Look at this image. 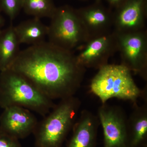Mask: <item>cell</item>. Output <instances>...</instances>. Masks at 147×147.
Segmentation results:
<instances>
[{"label": "cell", "instance_id": "cell-1", "mask_svg": "<svg viewBox=\"0 0 147 147\" xmlns=\"http://www.w3.org/2000/svg\"><path fill=\"white\" fill-rule=\"evenodd\" d=\"M9 68L52 100L74 96L86 71L73 51L45 41L20 51Z\"/></svg>", "mask_w": 147, "mask_h": 147}, {"label": "cell", "instance_id": "cell-2", "mask_svg": "<svg viewBox=\"0 0 147 147\" xmlns=\"http://www.w3.org/2000/svg\"><path fill=\"white\" fill-rule=\"evenodd\" d=\"M28 79L9 68L0 73V107H22L45 116L55 106Z\"/></svg>", "mask_w": 147, "mask_h": 147}, {"label": "cell", "instance_id": "cell-3", "mask_svg": "<svg viewBox=\"0 0 147 147\" xmlns=\"http://www.w3.org/2000/svg\"><path fill=\"white\" fill-rule=\"evenodd\" d=\"M90 91L99 98L102 104L113 98L129 100L137 103L144 97L146 89L142 90L133 79L132 73L121 64H107L98 69L90 84Z\"/></svg>", "mask_w": 147, "mask_h": 147}, {"label": "cell", "instance_id": "cell-4", "mask_svg": "<svg viewBox=\"0 0 147 147\" xmlns=\"http://www.w3.org/2000/svg\"><path fill=\"white\" fill-rule=\"evenodd\" d=\"M81 102L75 96L61 99L38 123L34 134V147H61L76 122Z\"/></svg>", "mask_w": 147, "mask_h": 147}, {"label": "cell", "instance_id": "cell-5", "mask_svg": "<svg viewBox=\"0 0 147 147\" xmlns=\"http://www.w3.org/2000/svg\"><path fill=\"white\" fill-rule=\"evenodd\" d=\"M48 26L49 42L72 51L88 40L77 11L68 6L57 8Z\"/></svg>", "mask_w": 147, "mask_h": 147}, {"label": "cell", "instance_id": "cell-6", "mask_svg": "<svg viewBox=\"0 0 147 147\" xmlns=\"http://www.w3.org/2000/svg\"><path fill=\"white\" fill-rule=\"evenodd\" d=\"M121 64L131 73L147 79V33L145 30L117 34Z\"/></svg>", "mask_w": 147, "mask_h": 147}, {"label": "cell", "instance_id": "cell-7", "mask_svg": "<svg viewBox=\"0 0 147 147\" xmlns=\"http://www.w3.org/2000/svg\"><path fill=\"white\" fill-rule=\"evenodd\" d=\"M76 50V60L80 65L86 69H98L108 64L110 57L118 52L117 34L113 31L91 38Z\"/></svg>", "mask_w": 147, "mask_h": 147}, {"label": "cell", "instance_id": "cell-8", "mask_svg": "<svg viewBox=\"0 0 147 147\" xmlns=\"http://www.w3.org/2000/svg\"><path fill=\"white\" fill-rule=\"evenodd\" d=\"M97 116L103 131L104 147H128L127 117L123 109L104 103L98 108Z\"/></svg>", "mask_w": 147, "mask_h": 147}, {"label": "cell", "instance_id": "cell-9", "mask_svg": "<svg viewBox=\"0 0 147 147\" xmlns=\"http://www.w3.org/2000/svg\"><path fill=\"white\" fill-rule=\"evenodd\" d=\"M38 123L30 110L11 106L4 109L0 116V131L19 140L34 134Z\"/></svg>", "mask_w": 147, "mask_h": 147}, {"label": "cell", "instance_id": "cell-10", "mask_svg": "<svg viewBox=\"0 0 147 147\" xmlns=\"http://www.w3.org/2000/svg\"><path fill=\"white\" fill-rule=\"evenodd\" d=\"M113 15V27L117 34L144 30L146 25V0H126Z\"/></svg>", "mask_w": 147, "mask_h": 147}, {"label": "cell", "instance_id": "cell-11", "mask_svg": "<svg viewBox=\"0 0 147 147\" xmlns=\"http://www.w3.org/2000/svg\"><path fill=\"white\" fill-rule=\"evenodd\" d=\"M99 125L97 116L89 110H82L72 127L73 134L67 147H94Z\"/></svg>", "mask_w": 147, "mask_h": 147}, {"label": "cell", "instance_id": "cell-12", "mask_svg": "<svg viewBox=\"0 0 147 147\" xmlns=\"http://www.w3.org/2000/svg\"><path fill=\"white\" fill-rule=\"evenodd\" d=\"M77 11L88 34V40L111 32L113 15L104 8L93 6Z\"/></svg>", "mask_w": 147, "mask_h": 147}, {"label": "cell", "instance_id": "cell-13", "mask_svg": "<svg viewBox=\"0 0 147 147\" xmlns=\"http://www.w3.org/2000/svg\"><path fill=\"white\" fill-rule=\"evenodd\" d=\"M134 108L127 118V139L128 147H138L143 145L147 136V103Z\"/></svg>", "mask_w": 147, "mask_h": 147}, {"label": "cell", "instance_id": "cell-14", "mask_svg": "<svg viewBox=\"0 0 147 147\" xmlns=\"http://www.w3.org/2000/svg\"><path fill=\"white\" fill-rule=\"evenodd\" d=\"M14 29L20 44H39L45 41L48 33V26L34 17L14 26Z\"/></svg>", "mask_w": 147, "mask_h": 147}, {"label": "cell", "instance_id": "cell-15", "mask_svg": "<svg viewBox=\"0 0 147 147\" xmlns=\"http://www.w3.org/2000/svg\"><path fill=\"white\" fill-rule=\"evenodd\" d=\"M14 26L0 31V71L9 68L20 53Z\"/></svg>", "mask_w": 147, "mask_h": 147}, {"label": "cell", "instance_id": "cell-16", "mask_svg": "<svg viewBox=\"0 0 147 147\" xmlns=\"http://www.w3.org/2000/svg\"><path fill=\"white\" fill-rule=\"evenodd\" d=\"M57 8L52 0H22V9L34 18H51Z\"/></svg>", "mask_w": 147, "mask_h": 147}, {"label": "cell", "instance_id": "cell-17", "mask_svg": "<svg viewBox=\"0 0 147 147\" xmlns=\"http://www.w3.org/2000/svg\"><path fill=\"white\" fill-rule=\"evenodd\" d=\"M0 9L12 21L22 9V0H0Z\"/></svg>", "mask_w": 147, "mask_h": 147}, {"label": "cell", "instance_id": "cell-18", "mask_svg": "<svg viewBox=\"0 0 147 147\" xmlns=\"http://www.w3.org/2000/svg\"><path fill=\"white\" fill-rule=\"evenodd\" d=\"M0 147H22L18 139L0 131Z\"/></svg>", "mask_w": 147, "mask_h": 147}, {"label": "cell", "instance_id": "cell-19", "mask_svg": "<svg viewBox=\"0 0 147 147\" xmlns=\"http://www.w3.org/2000/svg\"><path fill=\"white\" fill-rule=\"evenodd\" d=\"M111 5L118 7L123 3L126 0H107Z\"/></svg>", "mask_w": 147, "mask_h": 147}, {"label": "cell", "instance_id": "cell-20", "mask_svg": "<svg viewBox=\"0 0 147 147\" xmlns=\"http://www.w3.org/2000/svg\"><path fill=\"white\" fill-rule=\"evenodd\" d=\"M4 23V19L1 16H0V28L3 26Z\"/></svg>", "mask_w": 147, "mask_h": 147}]
</instances>
